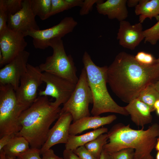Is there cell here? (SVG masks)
<instances>
[{
	"label": "cell",
	"mask_w": 159,
	"mask_h": 159,
	"mask_svg": "<svg viewBox=\"0 0 159 159\" xmlns=\"http://www.w3.org/2000/svg\"><path fill=\"white\" fill-rule=\"evenodd\" d=\"M107 79L113 92L128 103L148 85L159 79V64L156 61L150 65H142L133 55L122 52L108 67Z\"/></svg>",
	"instance_id": "1"
},
{
	"label": "cell",
	"mask_w": 159,
	"mask_h": 159,
	"mask_svg": "<svg viewBox=\"0 0 159 159\" xmlns=\"http://www.w3.org/2000/svg\"><path fill=\"white\" fill-rule=\"evenodd\" d=\"M48 96H39L21 114V128L16 135L24 137L30 148L40 149L45 142L52 124L59 117L61 108L51 104Z\"/></svg>",
	"instance_id": "2"
},
{
	"label": "cell",
	"mask_w": 159,
	"mask_h": 159,
	"mask_svg": "<svg viewBox=\"0 0 159 159\" xmlns=\"http://www.w3.org/2000/svg\"><path fill=\"white\" fill-rule=\"evenodd\" d=\"M107 143L103 150L109 153L126 148L135 150L133 159H154L151 153L159 137V125L154 123L146 130L131 128L119 123L114 125L107 133Z\"/></svg>",
	"instance_id": "3"
},
{
	"label": "cell",
	"mask_w": 159,
	"mask_h": 159,
	"mask_svg": "<svg viewBox=\"0 0 159 159\" xmlns=\"http://www.w3.org/2000/svg\"><path fill=\"white\" fill-rule=\"evenodd\" d=\"M82 62L92 96L93 102L91 114L93 116H99L102 113L111 112L128 115L129 114L124 107L118 105L108 92L106 85L108 67L97 65L86 51L84 52Z\"/></svg>",
	"instance_id": "4"
},
{
	"label": "cell",
	"mask_w": 159,
	"mask_h": 159,
	"mask_svg": "<svg viewBox=\"0 0 159 159\" xmlns=\"http://www.w3.org/2000/svg\"><path fill=\"white\" fill-rule=\"evenodd\" d=\"M25 110L18 102L13 87L0 85V138L7 134L16 135L20 131L19 118Z\"/></svg>",
	"instance_id": "5"
},
{
	"label": "cell",
	"mask_w": 159,
	"mask_h": 159,
	"mask_svg": "<svg viewBox=\"0 0 159 159\" xmlns=\"http://www.w3.org/2000/svg\"><path fill=\"white\" fill-rule=\"evenodd\" d=\"M48 46L52 48L53 53L46 58L44 63L39 66L41 71L76 84L79 80L76 74L77 68L72 56L67 54L62 39L56 38L51 40Z\"/></svg>",
	"instance_id": "6"
},
{
	"label": "cell",
	"mask_w": 159,
	"mask_h": 159,
	"mask_svg": "<svg viewBox=\"0 0 159 159\" xmlns=\"http://www.w3.org/2000/svg\"><path fill=\"white\" fill-rule=\"evenodd\" d=\"M92 93L88 85L85 68L82 69L75 89L67 101L61 109L60 114L70 113L73 122L84 117L90 116V104H93Z\"/></svg>",
	"instance_id": "7"
},
{
	"label": "cell",
	"mask_w": 159,
	"mask_h": 159,
	"mask_svg": "<svg viewBox=\"0 0 159 159\" xmlns=\"http://www.w3.org/2000/svg\"><path fill=\"white\" fill-rule=\"evenodd\" d=\"M42 73L39 66L35 67L28 63L26 70L21 77L20 84L15 91L18 102L25 110L38 97V89L43 82Z\"/></svg>",
	"instance_id": "8"
},
{
	"label": "cell",
	"mask_w": 159,
	"mask_h": 159,
	"mask_svg": "<svg viewBox=\"0 0 159 159\" xmlns=\"http://www.w3.org/2000/svg\"><path fill=\"white\" fill-rule=\"evenodd\" d=\"M42 80L46 85L43 90H40L39 96H50L55 98L51 102L55 107H59L68 100L74 91L76 84L62 77L46 72H42Z\"/></svg>",
	"instance_id": "9"
},
{
	"label": "cell",
	"mask_w": 159,
	"mask_h": 159,
	"mask_svg": "<svg viewBox=\"0 0 159 159\" xmlns=\"http://www.w3.org/2000/svg\"><path fill=\"white\" fill-rule=\"evenodd\" d=\"M77 22L72 17H66L57 24L47 29L32 30L24 33L25 37L33 38V44L37 49H44L48 47L49 42L56 38H61L72 32Z\"/></svg>",
	"instance_id": "10"
},
{
	"label": "cell",
	"mask_w": 159,
	"mask_h": 159,
	"mask_svg": "<svg viewBox=\"0 0 159 159\" xmlns=\"http://www.w3.org/2000/svg\"><path fill=\"white\" fill-rule=\"evenodd\" d=\"M24 34L11 30L8 26L0 33V52L3 57L0 67L7 64L21 52L25 50L27 43Z\"/></svg>",
	"instance_id": "11"
},
{
	"label": "cell",
	"mask_w": 159,
	"mask_h": 159,
	"mask_svg": "<svg viewBox=\"0 0 159 159\" xmlns=\"http://www.w3.org/2000/svg\"><path fill=\"white\" fill-rule=\"evenodd\" d=\"M30 53L24 50L0 70V85H11L16 91L27 69Z\"/></svg>",
	"instance_id": "12"
},
{
	"label": "cell",
	"mask_w": 159,
	"mask_h": 159,
	"mask_svg": "<svg viewBox=\"0 0 159 159\" xmlns=\"http://www.w3.org/2000/svg\"><path fill=\"white\" fill-rule=\"evenodd\" d=\"M73 120L71 115L69 113L60 114L53 127L50 129L47 139L40 150L42 155L54 145L58 144H66L69 135V129Z\"/></svg>",
	"instance_id": "13"
},
{
	"label": "cell",
	"mask_w": 159,
	"mask_h": 159,
	"mask_svg": "<svg viewBox=\"0 0 159 159\" xmlns=\"http://www.w3.org/2000/svg\"><path fill=\"white\" fill-rule=\"evenodd\" d=\"M31 9L29 0H23L21 9L14 14L8 16V27L23 33L32 30L40 29Z\"/></svg>",
	"instance_id": "14"
},
{
	"label": "cell",
	"mask_w": 159,
	"mask_h": 159,
	"mask_svg": "<svg viewBox=\"0 0 159 159\" xmlns=\"http://www.w3.org/2000/svg\"><path fill=\"white\" fill-rule=\"evenodd\" d=\"M142 23L131 25L125 20L120 22L117 39L123 47L133 50L144 39Z\"/></svg>",
	"instance_id": "15"
},
{
	"label": "cell",
	"mask_w": 159,
	"mask_h": 159,
	"mask_svg": "<svg viewBox=\"0 0 159 159\" xmlns=\"http://www.w3.org/2000/svg\"><path fill=\"white\" fill-rule=\"evenodd\" d=\"M116 119L117 117L114 115L103 117L99 115L84 117L71 124L69 134L76 135L85 130L92 129L95 130L112 123Z\"/></svg>",
	"instance_id": "16"
},
{
	"label": "cell",
	"mask_w": 159,
	"mask_h": 159,
	"mask_svg": "<svg viewBox=\"0 0 159 159\" xmlns=\"http://www.w3.org/2000/svg\"><path fill=\"white\" fill-rule=\"evenodd\" d=\"M130 116L131 121L136 125L144 128L146 125L151 122V111L147 105L136 98L124 107Z\"/></svg>",
	"instance_id": "17"
},
{
	"label": "cell",
	"mask_w": 159,
	"mask_h": 159,
	"mask_svg": "<svg viewBox=\"0 0 159 159\" xmlns=\"http://www.w3.org/2000/svg\"><path fill=\"white\" fill-rule=\"evenodd\" d=\"M127 0H107L96 4L98 12L106 15L110 19H116L120 22L124 20L127 17Z\"/></svg>",
	"instance_id": "18"
},
{
	"label": "cell",
	"mask_w": 159,
	"mask_h": 159,
	"mask_svg": "<svg viewBox=\"0 0 159 159\" xmlns=\"http://www.w3.org/2000/svg\"><path fill=\"white\" fill-rule=\"evenodd\" d=\"M108 129L102 127L79 135H69L67 143L65 144V149L74 151L94 140L100 135L107 133Z\"/></svg>",
	"instance_id": "19"
},
{
	"label": "cell",
	"mask_w": 159,
	"mask_h": 159,
	"mask_svg": "<svg viewBox=\"0 0 159 159\" xmlns=\"http://www.w3.org/2000/svg\"><path fill=\"white\" fill-rule=\"evenodd\" d=\"M136 15H139V21L143 22L147 18L151 20L155 18L159 20V0H140L135 7Z\"/></svg>",
	"instance_id": "20"
},
{
	"label": "cell",
	"mask_w": 159,
	"mask_h": 159,
	"mask_svg": "<svg viewBox=\"0 0 159 159\" xmlns=\"http://www.w3.org/2000/svg\"><path fill=\"white\" fill-rule=\"evenodd\" d=\"M29 143L24 137L16 135L2 150L6 155L16 157L20 154L28 150Z\"/></svg>",
	"instance_id": "21"
},
{
	"label": "cell",
	"mask_w": 159,
	"mask_h": 159,
	"mask_svg": "<svg viewBox=\"0 0 159 159\" xmlns=\"http://www.w3.org/2000/svg\"><path fill=\"white\" fill-rule=\"evenodd\" d=\"M30 7L35 16L42 20L48 18L51 8V0H29Z\"/></svg>",
	"instance_id": "22"
},
{
	"label": "cell",
	"mask_w": 159,
	"mask_h": 159,
	"mask_svg": "<svg viewBox=\"0 0 159 159\" xmlns=\"http://www.w3.org/2000/svg\"><path fill=\"white\" fill-rule=\"evenodd\" d=\"M137 98L147 105L151 112L154 110V105L159 99V94L155 89L154 83L148 85L140 93Z\"/></svg>",
	"instance_id": "23"
},
{
	"label": "cell",
	"mask_w": 159,
	"mask_h": 159,
	"mask_svg": "<svg viewBox=\"0 0 159 159\" xmlns=\"http://www.w3.org/2000/svg\"><path fill=\"white\" fill-rule=\"evenodd\" d=\"M108 137L107 133L102 134L84 146L94 156L99 159L104 146L107 143Z\"/></svg>",
	"instance_id": "24"
},
{
	"label": "cell",
	"mask_w": 159,
	"mask_h": 159,
	"mask_svg": "<svg viewBox=\"0 0 159 159\" xmlns=\"http://www.w3.org/2000/svg\"><path fill=\"white\" fill-rule=\"evenodd\" d=\"M23 0H0V8H2L9 16L13 15L22 7Z\"/></svg>",
	"instance_id": "25"
},
{
	"label": "cell",
	"mask_w": 159,
	"mask_h": 159,
	"mask_svg": "<svg viewBox=\"0 0 159 159\" xmlns=\"http://www.w3.org/2000/svg\"><path fill=\"white\" fill-rule=\"evenodd\" d=\"M145 43L155 44L159 40V20L154 25L143 32Z\"/></svg>",
	"instance_id": "26"
},
{
	"label": "cell",
	"mask_w": 159,
	"mask_h": 159,
	"mask_svg": "<svg viewBox=\"0 0 159 159\" xmlns=\"http://www.w3.org/2000/svg\"><path fill=\"white\" fill-rule=\"evenodd\" d=\"M72 8L67 0H51V8L48 18Z\"/></svg>",
	"instance_id": "27"
},
{
	"label": "cell",
	"mask_w": 159,
	"mask_h": 159,
	"mask_svg": "<svg viewBox=\"0 0 159 159\" xmlns=\"http://www.w3.org/2000/svg\"><path fill=\"white\" fill-rule=\"evenodd\" d=\"M135 58L139 63L145 66L151 65L156 62V59L151 54L143 51L138 52Z\"/></svg>",
	"instance_id": "28"
},
{
	"label": "cell",
	"mask_w": 159,
	"mask_h": 159,
	"mask_svg": "<svg viewBox=\"0 0 159 159\" xmlns=\"http://www.w3.org/2000/svg\"><path fill=\"white\" fill-rule=\"evenodd\" d=\"M134 152L133 149L126 148L110 153L113 159H133Z\"/></svg>",
	"instance_id": "29"
},
{
	"label": "cell",
	"mask_w": 159,
	"mask_h": 159,
	"mask_svg": "<svg viewBox=\"0 0 159 159\" xmlns=\"http://www.w3.org/2000/svg\"><path fill=\"white\" fill-rule=\"evenodd\" d=\"M102 0H85L81 7L79 14L81 16H84L88 14L92 9L93 6L95 4L102 3Z\"/></svg>",
	"instance_id": "30"
},
{
	"label": "cell",
	"mask_w": 159,
	"mask_h": 159,
	"mask_svg": "<svg viewBox=\"0 0 159 159\" xmlns=\"http://www.w3.org/2000/svg\"><path fill=\"white\" fill-rule=\"evenodd\" d=\"M40 155L39 149L30 148L27 151L19 154L17 157L21 159H42Z\"/></svg>",
	"instance_id": "31"
},
{
	"label": "cell",
	"mask_w": 159,
	"mask_h": 159,
	"mask_svg": "<svg viewBox=\"0 0 159 159\" xmlns=\"http://www.w3.org/2000/svg\"><path fill=\"white\" fill-rule=\"evenodd\" d=\"M73 151L80 159H98L90 153L84 145L77 148Z\"/></svg>",
	"instance_id": "32"
},
{
	"label": "cell",
	"mask_w": 159,
	"mask_h": 159,
	"mask_svg": "<svg viewBox=\"0 0 159 159\" xmlns=\"http://www.w3.org/2000/svg\"><path fill=\"white\" fill-rule=\"evenodd\" d=\"M8 18L7 14L2 8H0V33L7 28Z\"/></svg>",
	"instance_id": "33"
},
{
	"label": "cell",
	"mask_w": 159,
	"mask_h": 159,
	"mask_svg": "<svg viewBox=\"0 0 159 159\" xmlns=\"http://www.w3.org/2000/svg\"><path fill=\"white\" fill-rule=\"evenodd\" d=\"M16 135V134L12 133L4 135L0 139V151L4 147L8 144Z\"/></svg>",
	"instance_id": "34"
},
{
	"label": "cell",
	"mask_w": 159,
	"mask_h": 159,
	"mask_svg": "<svg viewBox=\"0 0 159 159\" xmlns=\"http://www.w3.org/2000/svg\"><path fill=\"white\" fill-rule=\"evenodd\" d=\"M42 159H64L57 155L53 150L50 149L42 154Z\"/></svg>",
	"instance_id": "35"
},
{
	"label": "cell",
	"mask_w": 159,
	"mask_h": 159,
	"mask_svg": "<svg viewBox=\"0 0 159 159\" xmlns=\"http://www.w3.org/2000/svg\"><path fill=\"white\" fill-rule=\"evenodd\" d=\"M64 159H80L73 151L65 149L63 152Z\"/></svg>",
	"instance_id": "36"
},
{
	"label": "cell",
	"mask_w": 159,
	"mask_h": 159,
	"mask_svg": "<svg viewBox=\"0 0 159 159\" xmlns=\"http://www.w3.org/2000/svg\"><path fill=\"white\" fill-rule=\"evenodd\" d=\"M99 159H113L110 154L103 150Z\"/></svg>",
	"instance_id": "37"
},
{
	"label": "cell",
	"mask_w": 159,
	"mask_h": 159,
	"mask_svg": "<svg viewBox=\"0 0 159 159\" xmlns=\"http://www.w3.org/2000/svg\"><path fill=\"white\" fill-rule=\"evenodd\" d=\"M140 0H127V6L130 7H135L138 4Z\"/></svg>",
	"instance_id": "38"
},
{
	"label": "cell",
	"mask_w": 159,
	"mask_h": 159,
	"mask_svg": "<svg viewBox=\"0 0 159 159\" xmlns=\"http://www.w3.org/2000/svg\"><path fill=\"white\" fill-rule=\"evenodd\" d=\"M6 155L3 150L0 151V159H6Z\"/></svg>",
	"instance_id": "39"
},
{
	"label": "cell",
	"mask_w": 159,
	"mask_h": 159,
	"mask_svg": "<svg viewBox=\"0 0 159 159\" xmlns=\"http://www.w3.org/2000/svg\"><path fill=\"white\" fill-rule=\"evenodd\" d=\"M155 87L159 94V79L154 83Z\"/></svg>",
	"instance_id": "40"
},
{
	"label": "cell",
	"mask_w": 159,
	"mask_h": 159,
	"mask_svg": "<svg viewBox=\"0 0 159 159\" xmlns=\"http://www.w3.org/2000/svg\"><path fill=\"white\" fill-rule=\"evenodd\" d=\"M154 110L159 109V99L156 100L154 105Z\"/></svg>",
	"instance_id": "41"
},
{
	"label": "cell",
	"mask_w": 159,
	"mask_h": 159,
	"mask_svg": "<svg viewBox=\"0 0 159 159\" xmlns=\"http://www.w3.org/2000/svg\"><path fill=\"white\" fill-rule=\"evenodd\" d=\"M156 150L159 151V137L158 138L155 147Z\"/></svg>",
	"instance_id": "42"
},
{
	"label": "cell",
	"mask_w": 159,
	"mask_h": 159,
	"mask_svg": "<svg viewBox=\"0 0 159 159\" xmlns=\"http://www.w3.org/2000/svg\"><path fill=\"white\" fill-rule=\"evenodd\" d=\"M6 159H21L17 157H10L6 155Z\"/></svg>",
	"instance_id": "43"
},
{
	"label": "cell",
	"mask_w": 159,
	"mask_h": 159,
	"mask_svg": "<svg viewBox=\"0 0 159 159\" xmlns=\"http://www.w3.org/2000/svg\"><path fill=\"white\" fill-rule=\"evenodd\" d=\"M156 159H159V151H158L157 154Z\"/></svg>",
	"instance_id": "44"
},
{
	"label": "cell",
	"mask_w": 159,
	"mask_h": 159,
	"mask_svg": "<svg viewBox=\"0 0 159 159\" xmlns=\"http://www.w3.org/2000/svg\"><path fill=\"white\" fill-rule=\"evenodd\" d=\"M157 114L159 115V109L156 110Z\"/></svg>",
	"instance_id": "45"
},
{
	"label": "cell",
	"mask_w": 159,
	"mask_h": 159,
	"mask_svg": "<svg viewBox=\"0 0 159 159\" xmlns=\"http://www.w3.org/2000/svg\"><path fill=\"white\" fill-rule=\"evenodd\" d=\"M156 61H157V62L159 64V55L158 58L157 59H156Z\"/></svg>",
	"instance_id": "46"
}]
</instances>
